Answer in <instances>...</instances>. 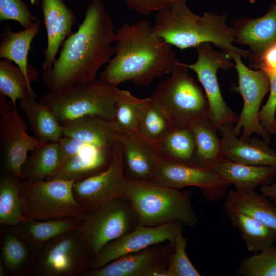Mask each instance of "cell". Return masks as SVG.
<instances>
[{
	"label": "cell",
	"instance_id": "4fadbf2b",
	"mask_svg": "<svg viewBox=\"0 0 276 276\" xmlns=\"http://www.w3.org/2000/svg\"><path fill=\"white\" fill-rule=\"evenodd\" d=\"M123 166V146L120 142L112 162L105 170L74 181L72 191L76 201L88 213L125 196L128 180L124 175Z\"/></svg>",
	"mask_w": 276,
	"mask_h": 276
},
{
	"label": "cell",
	"instance_id": "3957f363",
	"mask_svg": "<svg viewBox=\"0 0 276 276\" xmlns=\"http://www.w3.org/2000/svg\"><path fill=\"white\" fill-rule=\"evenodd\" d=\"M154 19L153 29L155 34L167 43L181 50L209 42L228 56L234 52H238L244 58L248 59L250 55L249 50L233 44V28L227 25L225 13L218 15L208 12L199 16L189 8L186 1H176L157 12Z\"/></svg>",
	"mask_w": 276,
	"mask_h": 276
},
{
	"label": "cell",
	"instance_id": "7c38bea8",
	"mask_svg": "<svg viewBox=\"0 0 276 276\" xmlns=\"http://www.w3.org/2000/svg\"><path fill=\"white\" fill-rule=\"evenodd\" d=\"M0 94V140L4 172L24 179L22 167L31 152L42 142L27 133V125L11 101Z\"/></svg>",
	"mask_w": 276,
	"mask_h": 276
},
{
	"label": "cell",
	"instance_id": "484cf974",
	"mask_svg": "<svg viewBox=\"0 0 276 276\" xmlns=\"http://www.w3.org/2000/svg\"><path fill=\"white\" fill-rule=\"evenodd\" d=\"M189 126L192 130L196 143L194 166L211 169L224 158L221 139L209 117L196 120Z\"/></svg>",
	"mask_w": 276,
	"mask_h": 276
},
{
	"label": "cell",
	"instance_id": "d590c367",
	"mask_svg": "<svg viewBox=\"0 0 276 276\" xmlns=\"http://www.w3.org/2000/svg\"><path fill=\"white\" fill-rule=\"evenodd\" d=\"M148 98H139L129 91L117 88L114 121L123 132L137 136L139 115Z\"/></svg>",
	"mask_w": 276,
	"mask_h": 276
},
{
	"label": "cell",
	"instance_id": "f1b7e54d",
	"mask_svg": "<svg viewBox=\"0 0 276 276\" xmlns=\"http://www.w3.org/2000/svg\"><path fill=\"white\" fill-rule=\"evenodd\" d=\"M223 206L226 211L241 212L276 231V206L262 194L230 190Z\"/></svg>",
	"mask_w": 276,
	"mask_h": 276
},
{
	"label": "cell",
	"instance_id": "836d02e7",
	"mask_svg": "<svg viewBox=\"0 0 276 276\" xmlns=\"http://www.w3.org/2000/svg\"><path fill=\"white\" fill-rule=\"evenodd\" d=\"M30 152L22 167L24 179L44 180L54 175L59 168L58 142H42Z\"/></svg>",
	"mask_w": 276,
	"mask_h": 276
},
{
	"label": "cell",
	"instance_id": "8fae6325",
	"mask_svg": "<svg viewBox=\"0 0 276 276\" xmlns=\"http://www.w3.org/2000/svg\"><path fill=\"white\" fill-rule=\"evenodd\" d=\"M195 49L198 55L197 61L186 65L195 72L204 88L209 104V118L217 130L224 124H235L239 115L225 103L217 77L218 69L228 70L234 66L232 59L222 51L214 50L209 42L202 43Z\"/></svg>",
	"mask_w": 276,
	"mask_h": 276
},
{
	"label": "cell",
	"instance_id": "cb8c5ba5",
	"mask_svg": "<svg viewBox=\"0 0 276 276\" xmlns=\"http://www.w3.org/2000/svg\"><path fill=\"white\" fill-rule=\"evenodd\" d=\"M40 21L19 32H13L10 26L3 27L1 33L0 58L14 62L22 71L31 85L38 77L36 69L28 63V55L34 37L40 33Z\"/></svg>",
	"mask_w": 276,
	"mask_h": 276
},
{
	"label": "cell",
	"instance_id": "1f68e13d",
	"mask_svg": "<svg viewBox=\"0 0 276 276\" xmlns=\"http://www.w3.org/2000/svg\"><path fill=\"white\" fill-rule=\"evenodd\" d=\"M175 128L159 105L148 97L140 113L137 136L152 148Z\"/></svg>",
	"mask_w": 276,
	"mask_h": 276
},
{
	"label": "cell",
	"instance_id": "5b68a950",
	"mask_svg": "<svg viewBox=\"0 0 276 276\" xmlns=\"http://www.w3.org/2000/svg\"><path fill=\"white\" fill-rule=\"evenodd\" d=\"M117 87L100 78L89 82L50 91L38 102L61 125L87 116L114 120Z\"/></svg>",
	"mask_w": 276,
	"mask_h": 276
},
{
	"label": "cell",
	"instance_id": "603a6c76",
	"mask_svg": "<svg viewBox=\"0 0 276 276\" xmlns=\"http://www.w3.org/2000/svg\"><path fill=\"white\" fill-rule=\"evenodd\" d=\"M81 221L76 218L26 219L11 227L37 257L47 243L65 232L79 229Z\"/></svg>",
	"mask_w": 276,
	"mask_h": 276
},
{
	"label": "cell",
	"instance_id": "d4e9b609",
	"mask_svg": "<svg viewBox=\"0 0 276 276\" xmlns=\"http://www.w3.org/2000/svg\"><path fill=\"white\" fill-rule=\"evenodd\" d=\"M211 170L240 192H252L258 186L270 184L276 175L275 166L247 165L225 158Z\"/></svg>",
	"mask_w": 276,
	"mask_h": 276
},
{
	"label": "cell",
	"instance_id": "b9f144b4",
	"mask_svg": "<svg viewBox=\"0 0 276 276\" xmlns=\"http://www.w3.org/2000/svg\"><path fill=\"white\" fill-rule=\"evenodd\" d=\"M58 143L60 155V167L69 158L78 154L87 147L91 145L74 138L65 136H62Z\"/></svg>",
	"mask_w": 276,
	"mask_h": 276
},
{
	"label": "cell",
	"instance_id": "8992f818",
	"mask_svg": "<svg viewBox=\"0 0 276 276\" xmlns=\"http://www.w3.org/2000/svg\"><path fill=\"white\" fill-rule=\"evenodd\" d=\"M188 69L177 60L170 76L158 84L150 97L176 127L189 126L196 120L209 117L206 95Z\"/></svg>",
	"mask_w": 276,
	"mask_h": 276
},
{
	"label": "cell",
	"instance_id": "7dc6e473",
	"mask_svg": "<svg viewBox=\"0 0 276 276\" xmlns=\"http://www.w3.org/2000/svg\"><path fill=\"white\" fill-rule=\"evenodd\" d=\"M171 2H176V1H186L187 0H170Z\"/></svg>",
	"mask_w": 276,
	"mask_h": 276
},
{
	"label": "cell",
	"instance_id": "681fc988",
	"mask_svg": "<svg viewBox=\"0 0 276 276\" xmlns=\"http://www.w3.org/2000/svg\"><path fill=\"white\" fill-rule=\"evenodd\" d=\"M273 1L274 2V3L276 4V0H273Z\"/></svg>",
	"mask_w": 276,
	"mask_h": 276
},
{
	"label": "cell",
	"instance_id": "e0dca14e",
	"mask_svg": "<svg viewBox=\"0 0 276 276\" xmlns=\"http://www.w3.org/2000/svg\"><path fill=\"white\" fill-rule=\"evenodd\" d=\"M234 42L250 48L252 64L276 43V4L270 5L262 17L241 18L233 21Z\"/></svg>",
	"mask_w": 276,
	"mask_h": 276
},
{
	"label": "cell",
	"instance_id": "74e56055",
	"mask_svg": "<svg viewBox=\"0 0 276 276\" xmlns=\"http://www.w3.org/2000/svg\"><path fill=\"white\" fill-rule=\"evenodd\" d=\"M182 233L177 235L174 249L169 257L166 276H200L187 255L188 241Z\"/></svg>",
	"mask_w": 276,
	"mask_h": 276
},
{
	"label": "cell",
	"instance_id": "f35d334b",
	"mask_svg": "<svg viewBox=\"0 0 276 276\" xmlns=\"http://www.w3.org/2000/svg\"><path fill=\"white\" fill-rule=\"evenodd\" d=\"M14 20L25 29L39 21L22 0H0V21Z\"/></svg>",
	"mask_w": 276,
	"mask_h": 276
},
{
	"label": "cell",
	"instance_id": "f546056e",
	"mask_svg": "<svg viewBox=\"0 0 276 276\" xmlns=\"http://www.w3.org/2000/svg\"><path fill=\"white\" fill-rule=\"evenodd\" d=\"M35 99L27 94L19 102L31 130L41 142H58L63 136L62 126L50 110Z\"/></svg>",
	"mask_w": 276,
	"mask_h": 276
},
{
	"label": "cell",
	"instance_id": "bcb514c9",
	"mask_svg": "<svg viewBox=\"0 0 276 276\" xmlns=\"http://www.w3.org/2000/svg\"><path fill=\"white\" fill-rule=\"evenodd\" d=\"M40 1L41 0H31V3L32 5L37 6L40 4Z\"/></svg>",
	"mask_w": 276,
	"mask_h": 276
},
{
	"label": "cell",
	"instance_id": "c3c4849f",
	"mask_svg": "<svg viewBox=\"0 0 276 276\" xmlns=\"http://www.w3.org/2000/svg\"><path fill=\"white\" fill-rule=\"evenodd\" d=\"M250 3H254L256 0H248Z\"/></svg>",
	"mask_w": 276,
	"mask_h": 276
},
{
	"label": "cell",
	"instance_id": "7bdbcfd3",
	"mask_svg": "<svg viewBox=\"0 0 276 276\" xmlns=\"http://www.w3.org/2000/svg\"><path fill=\"white\" fill-rule=\"evenodd\" d=\"M252 66L266 74H276V43L269 48Z\"/></svg>",
	"mask_w": 276,
	"mask_h": 276
},
{
	"label": "cell",
	"instance_id": "ee69618b",
	"mask_svg": "<svg viewBox=\"0 0 276 276\" xmlns=\"http://www.w3.org/2000/svg\"><path fill=\"white\" fill-rule=\"evenodd\" d=\"M259 191L276 205V181L268 185L261 186Z\"/></svg>",
	"mask_w": 276,
	"mask_h": 276
},
{
	"label": "cell",
	"instance_id": "7a4b0ae2",
	"mask_svg": "<svg viewBox=\"0 0 276 276\" xmlns=\"http://www.w3.org/2000/svg\"><path fill=\"white\" fill-rule=\"evenodd\" d=\"M116 35L113 57L100 79L115 86L127 81L146 86L171 73L177 60L175 52L155 34L150 22H124Z\"/></svg>",
	"mask_w": 276,
	"mask_h": 276
},
{
	"label": "cell",
	"instance_id": "ab89813d",
	"mask_svg": "<svg viewBox=\"0 0 276 276\" xmlns=\"http://www.w3.org/2000/svg\"><path fill=\"white\" fill-rule=\"evenodd\" d=\"M267 75L270 83V94L259 111V119L264 129L271 135L276 134V74Z\"/></svg>",
	"mask_w": 276,
	"mask_h": 276
},
{
	"label": "cell",
	"instance_id": "8d00e7d4",
	"mask_svg": "<svg viewBox=\"0 0 276 276\" xmlns=\"http://www.w3.org/2000/svg\"><path fill=\"white\" fill-rule=\"evenodd\" d=\"M237 273L241 276H276V246L244 258Z\"/></svg>",
	"mask_w": 276,
	"mask_h": 276
},
{
	"label": "cell",
	"instance_id": "52a82bcc",
	"mask_svg": "<svg viewBox=\"0 0 276 276\" xmlns=\"http://www.w3.org/2000/svg\"><path fill=\"white\" fill-rule=\"evenodd\" d=\"M74 181L60 179L22 180L20 195L26 220L84 219L88 213L74 197Z\"/></svg>",
	"mask_w": 276,
	"mask_h": 276
},
{
	"label": "cell",
	"instance_id": "ffe728a7",
	"mask_svg": "<svg viewBox=\"0 0 276 276\" xmlns=\"http://www.w3.org/2000/svg\"><path fill=\"white\" fill-rule=\"evenodd\" d=\"M118 143L112 148H103L93 145L87 147L67 160L54 175L46 179L76 181L85 179L101 173L112 163Z\"/></svg>",
	"mask_w": 276,
	"mask_h": 276
},
{
	"label": "cell",
	"instance_id": "9c48e42d",
	"mask_svg": "<svg viewBox=\"0 0 276 276\" xmlns=\"http://www.w3.org/2000/svg\"><path fill=\"white\" fill-rule=\"evenodd\" d=\"M91 260L79 229L68 231L44 245L37 256L33 275L83 276L90 269Z\"/></svg>",
	"mask_w": 276,
	"mask_h": 276
},
{
	"label": "cell",
	"instance_id": "2e32d148",
	"mask_svg": "<svg viewBox=\"0 0 276 276\" xmlns=\"http://www.w3.org/2000/svg\"><path fill=\"white\" fill-rule=\"evenodd\" d=\"M163 243L122 256L83 276H166L174 247L169 242Z\"/></svg>",
	"mask_w": 276,
	"mask_h": 276
},
{
	"label": "cell",
	"instance_id": "30bf717a",
	"mask_svg": "<svg viewBox=\"0 0 276 276\" xmlns=\"http://www.w3.org/2000/svg\"><path fill=\"white\" fill-rule=\"evenodd\" d=\"M229 56L234 61L238 77V86H234L233 90L242 96L244 102L239 119L235 124L234 132L239 135L242 129L240 137L242 140L249 139L255 133L269 144L270 135L261 125L259 119L261 102L270 90L269 77L262 70H254L247 67L239 53L234 52Z\"/></svg>",
	"mask_w": 276,
	"mask_h": 276
},
{
	"label": "cell",
	"instance_id": "ac0fdd59",
	"mask_svg": "<svg viewBox=\"0 0 276 276\" xmlns=\"http://www.w3.org/2000/svg\"><path fill=\"white\" fill-rule=\"evenodd\" d=\"M234 129L233 123L224 124L218 129L224 158L247 165L276 167V152L268 144L257 137L238 138Z\"/></svg>",
	"mask_w": 276,
	"mask_h": 276
},
{
	"label": "cell",
	"instance_id": "e575fe53",
	"mask_svg": "<svg viewBox=\"0 0 276 276\" xmlns=\"http://www.w3.org/2000/svg\"><path fill=\"white\" fill-rule=\"evenodd\" d=\"M13 62L8 59L0 61V94L9 97L16 107L17 101L24 99L27 94L36 98L37 95L21 70Z\"/></svg>",
	"mask_w": 276,
	"mask_h": 276
},
{
	"label": "cell",
	"instance_id": "44dd1931",
	"mask_svg": "<svg viewBox=\"0 0 276 276\" xmlns=\"http://www.w3.org/2000/svg\"><path fill=\"white\" fill-rule=\"evenodd\" d=\"M62 126L63 136L103 148L114 147L123 133L114 120L97 116L84 117Z\"/></svg>",
	"mask_w": 276,
	"mask_h": 276
},
{
	"label": "cell",
	"instance_id": "d6986e66",
	"mask_svg": "<svg viewBox=\"0 0 276 276\" xmlns=\"http://www.w3.org/2000/svg\"><path fill=\"white\" fill-rule=\"evenodd\" d=\"M41 7L45 25L47 43L42 50L44 61L43 70L52 67L59 53V47L74 32L72 28L77 17L65 4L64 0H41Z\"/></svg>",
	"mask_w": 276,
	"mask_h": 276
},
{
	"label": "cell",
	"instance_id": "f6af8a7d",
	"mask_svg": "<svg viewBox=\"0 0 276 276\" xmlns=\"http://www.w3.org/2000/svg\"><path fill=\"white\" fill-rule=\"evenodd\" d=\"M9 273L6 268L1 261L0 262V275L1 276H5L7 275V274Z\"/></svg>",
	"mask_w": 276,
	"mask_h": 276
},
{
	"label": "cell",
	"instance_id": "7402d4cb",
	"mask_svg": "<svg viewBox=\"0 0 276 276\" xmlns=\"http://www.w3.org/2000/svg\"><path fill=\"white\" fill-rule=\"evenodd\" d=\"M123 168L127 180L151 181L158 158L153 148L137 136L122 133Z\"/></svg>",
	"mask_w": 276,
	"mask_h": 276
},
{
	"label": "cell",
	"instance_id": "4dcf8cb0",
	"mask_svg": "<svg viewBox=\"0 0 276 276\" xmlns=\"http://www.w3.org/2000/svg\"><path fill=\"white\" fill-rule=\"evenodd\" d=\"M226 212L233 225L239 231L247 250L255 254L274 245L275 230L241 212Z\"/></svg>",
	"mask_w": 276,
	"mask_h": 276
},
{
	"label": "cell",
	"instance_id": "d6a6232c",
	"mask_svg": "<svg viewBox=\"0 0 276 276\" xmlns=\"http://www.w3.org/2000/svg\"><path fill=\"white\" fill-rule=\"evenodd\" d=\"M22 179L4 172L0 178V224L4 228L14 226L26 219L20 195Z\"/></svg>",
	"mask_w": 276,
	"mask_h": 276
},
{
	"label": "cell",
	"instance_id": "83f0119b",
	"mask_svg": "<svg viewBox=\"0 0 276 276\" xmlns=\"http://www.w3.org/2000/svg\"><path fill=\"white\" fill-rule=\"evenodd\" d=\"M152 148L159 159L194 166L196 143L189 126L175 128Z\"/></svg>",
	"mask_w": 276,
	"mask_h": 276
},
{
	"label": "cell",
	"instance_id": "ba28073f",
	"mask_svg": "<svg viewBox=\"0 0 276 276\" xmlns=\"http://www.w3.org/2000/svg\"><path fill=\"white\" fill-rule=\"evenodd\" d=\"M140 225L137 215L126 196L88 213L79 228L84 246L92 257L109 243Z\"/></svg>",
	"mask_w": 276,
	"mask_h": 276
},
{
	"label": "cell",
	"instance_id": "4316f807",
	"mask_svg": "<svg viewBox=\"0 0 276 276\" xmlns=\"http://www.w3.org/2000/svg\"><path fill=\"white\" fill-rule=\"evenodd\" d=\"M1 259L9 273L25 276L33 275L36 256L10 227L3 233Z\"/></svg>",
	"mask_w": 276,
	"mask_h": 276
},
{
	"label": "cell",
	"instance_id": "277c9868",
	"mask_svg": "<svg viewBox=\"0 0 276 276\" xmlns=\"http://www.w3.org/2000/svg\"><path fill=\"white\" fill-rule=\"evenodd\" d=\"M193 192L152 181L128 180L125 196L137 215L140 224L155 226L169 221L194 226L198 216L191 204Z\"/></svg>",
	"mask_w": 276,
	"mask_h": 276
},
{
	"label": "cell",
	"instance_id": "5bb4252c",
	"mask_svg": "<svg viewBox=\"0 0 276 276\" xmlns=\"http://www.w3.org/2000/svg\"><path fill=\"white\" fill-rule=\"evenodd\" d=\"M184 225L169 221L155 226L139 225L134 229L105 245L92 258L91 268L102 267L125 255L153 245L169 242L174 248L177 235L183 233Z\"/></svg>",
	"mask_w": 276,
	"mask_h": 276
},
{
	"label": "cell",
	"instance_id": "6da1fadb",
	"mask_svg": "<svg viewBox=\"0 0 276 276\" xmlns=\"http://www.w3.org/2000/svg\"><path fill=\"white\" fill-rule=\"evenodd\" d=\"M114 29L101 0H93L77 31L61 45L58 59L43 70L41 79L47 88L56 90L95 80L98 71L114 55Z\"/></svg>",
	"mask_w": 276,
	"mask_h": 276
},
{
	"label": "cell",
	"instance_id": "9a60e30c",
	"mask_svg": "<svg viewBox=\"0 0 276 276\" xmlns=\"http://www.w3.org/2000/svg\"><path fill=\"white\" fill-rule=\"evenodd\" d=\"M180 190L188 186L199 188L209 200L217 201L226 196L231 186L211 169L165 161L158 158L151 181Z\"/></svg>",
	"mask_w": 276,
	"mask_h": 276
},
{
	"label": "cell",
	"instance_id": "60d3db41",
	"mask_svg": "<svg viewBox=\"0 0 276 276\" xmlns=\"http://www.w3.org/2000/svg\"><path fill=\"white\" fill-rule=\"evenodd\" d=\"M128 7L141 15L148 16L169 7L170 0H123Z\"/></svg>",
	"mask_w": 276,
	"mask_h": 276
}]
</instances>
